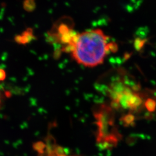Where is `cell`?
I'll use <instances>...</instances> for the list:
<instances>
[{"label":"cell","instance_id":"obj_5","mask_svg":"<svg viewBox=\"0 0 156 156\" xmlns=\"http://www.w3.org/2000/svg\"><path fill=\"white\" fill-rule=\"evenodd\" d=\"M33 37V31L31 29L29 28L26 31H24L22 35H17L16 38V40L18 42L21 43H26L28 42V41Z\"/></svg>","mask_w":156,"mask_h":156},{"label":"cell","instance_id":"obj_7","mask_svg":"<svg viewBox=\"0 0 156 156\" xmlns=\"http://www.w3.org/2000/svg\"><path fill=\"white\" fill-rule=\"evenodd\" d=\"M23 9L27 12H32L36 9L35 0H24L23 4Z\"/></svg>","mask_w":156,"mask_h":156},{"label":"cell","instance_id":"obj_8","mask_svg":"<svg viewBox=\"0 0 156 156\" xmlns=\"http://www.w3.org/2000/svg\"><path fill=\"white\" fill-rule=\"evenodd\" d=\"M135 116L133 114H127L123 118V123L125 126H129L134 123Z\"/></svg>","mask_w":156,"mask_h":156},{"label":"cell","instance_id":"obj_2","mask_svg":"<svg viewBox=\"0 0 156 156\" xmlns=\"http://www.w3.org/2000/svg\"><path fill=\"white\" fill-rule=\"evenodd\" d=\"M140 89V86L130 87L119 80L112 82L106 90L107 95L111 100V106L116 109L123 108L129 111H138L145 102Z\"/></svg>","mask_w":156,"mask_h":156},{"label":"cell","instance_id":"obj_6","mask_svg":"<svg viewBox=\"0 0 156 156\" xmlns=\"http://www.w3.org/2000/svg\"><path fill=\"white\" fill-rule=\"evenodd\" d=\"M144 106L149 112H153L156 109V101L153 98H149L144 102Z\"/></svg>","mask_w":156,"mask_h":156},{"label":"cell","instance_id":"obj_1","mask_svg":"<svg viewBox=\"0 0 156 156\" xmlns=\"http://www.w3.org/2000/svg\"><path fill=\"white\" fill-rule=\"evenodd\" d=\"M109 38L98 28L77 33L68 52L78 64L86 67H97L104 62L108 54L118 50L117 44Z\"/></svg>","mask_w":156,"mask_h":156},{"label":"cell","instance_id":"obj_10","mask_svg":"<svg viewBox=\"0 0 156 156\" xmlns=\"http://www.w3.org/2000/svg\"><path fill=\"white\" fill-rule=\"evenodd\" d=\"M5 77V73L0 69V80H2Z\"/></svg>","mask_w":156,"mask_h":156},{"label":"cell","instance_id":"obj_4","mask_svg":"<svg viewBox=\"0 0 156 156\" xmlns=\"http://www.w3.org/2000/svg\"><path fill=\"white\" fill-rule=\"evenodd\" d=\"M77 33L73 29V19L70 17L64 16L55 23L49 37L53 42L60 45L62 51L67 52Z\"/></svg>","mask_w":156,"mask_h":156},{"label":"cell","instance_id":"obj_9","mask_svg":"<svg viewBox=\"0 0 156 156\" xmlns=\"http://www.w3.org/2000/svg\"><path fill=\"white\" fill-rule=\"evenodd\" d=\"M145 43H146V40L136 39L134 42V46L136 50H140L143 48Z\"/></svg>","mask_w":156,"mask_h":156},{"label":"cell","instance_id":"obj_3","mask_svg":"<svg viewBox=\"0 0 156 156\" xmlns=\"http://www.w3.org/2000/svg\"><path fill=\"white\" fill-rule=\"evenodd\" d=\"M111 106L101 105L94 113L98 127L97 141L101 147L112 149L117 146L122 135L115 125V118Z\"/></svg>","mask_w":156,"mask_h":156}]
</instances>
